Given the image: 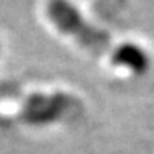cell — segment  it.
<instances>
[{"mask_svg":"<svg viewBox=\"0 0 154 154\" xmlns=\"http://www.w3.org/2000/svg\"><path fill=\"white\" fill-rule=\"evenodd\" d=\"M49 20L56 25L57 30L72 36L80 46L92 51L95 54L108 56L110 61L116 66L133 72V74H146L151 66V57L144 48L134 43H123L113 46L110 36L103 30L94 26L84 20L80 12L67 2H51L46 8Z\"/></svg>","mask_w":154,"mask_h":154,"instance_id":"obj_1","label":"cell"}]
</instances>
